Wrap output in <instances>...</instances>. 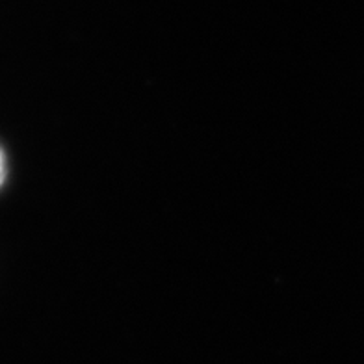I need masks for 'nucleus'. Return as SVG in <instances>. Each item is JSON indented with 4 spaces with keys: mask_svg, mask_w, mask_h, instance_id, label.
<instances>
[{
    "mask_svg": "<svg viewBox=\"0 0 364 364\" xmlns=\"http://www.w3.org/2000/svg\"><path fill=\"white\" fill-rule=\"evenodd\" d=\"M6 181V156L2 153V149H0V188L4 184Z\"/></svg>",
    "mask_w": 364,
    "mask_h": 364,
    "instance_id": "nucleus-1",
    "label": "nucleus"
}]
</instances>
